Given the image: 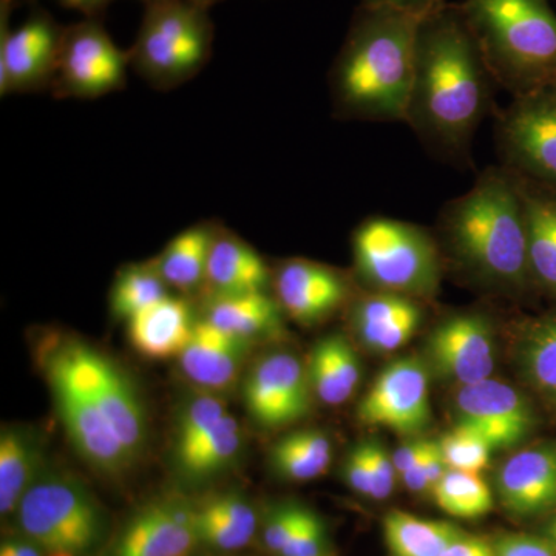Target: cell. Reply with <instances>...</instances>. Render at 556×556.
Wrapping results in <instances>:
<instances>
[{
  "mask_svg": "<svg viewBox=\"0 0 556 556\" xmlns=\"http://www.w3.org/2000/svg\"><path fill=\"white\" fill-rule=\"evenodd\" d=\"M167 287L169 285L161 276L155 262L127 266L113 285L110 306L116 317L129 320L135 314L167 298Z\"/></svg>",
  "mask_w": 556,
  "mask_h": 556,
  "instance_id": "836d02e7",
  "label": "cell"
},
{
  "mask_svg": "<svg viewBox=\"0 0 556 556\" xmlns=\"http://www.w3.org/2000/svg\"><path fill=\"white\" fill-rule=\"evenodd\" d=\"M283 314L278 300L268 292L211 295L206 305L207 321L248 342L283 334Z\"/></svg>",
  "mask_w": 556,
  "mask_h": 556,
  "instance_id": "d4e9b609",
  "label": "cell"
},
{
  "mask_svg": "<svg viewBox=\"0 0 556 556\" xmlns=\"http://www.w3.org/2000/svg\"><path fill=\"white\" fill-rule=\"evenodd\" d=\"M497 87L511 98L556 83V13L548 0L457 3Z\"/></svg>",
  "mask_w": 556,
  "mask_h": 556,
  "instance_id": "277c9868",
  "label": "cell"
},
{
  "mask_svg": "<svg viewBox=\"0 0 556 556\" xmlns=\"http://www.w3.org/2000/svg\"><path fill=\"white\" fill-rule=\"evenodd\" d=\"M16 511L24 536L46 554H86L101 536L102 517L93 497L62 475H39Z\"/></svg>",
  "mask_w": 556,
  "mask_h": 556,
  "instance_id": "52a82bcc",
  "label": "cell"
},
{
  "mask_svg": "<svg viewBox=\"0 0 556 556\" xmlns=\"http://www.w3.org/2000/svg\"><path fill=\"white\" fill-rule=\"evenodd\" d=\"M308 371L298 357L273 353L260 358L244 380L248 413L258 426L287 427L306 415L311 407Z\"/></svg>",
  "mask_w": 556,
  "mask_h": 556,
  "instance_id": "5bb4252c",
  "label": "cell"
},
{
  "mask_svg": "<svg viewBox=\"0 0 556 556\" xmlns=\"http://www.w3.org/2000/svg\"><path fill=\"white\" fill-rule=\"evenodd\" d=\"M438 442L445 463L453 470L481 473L489 466L493 447L475 428L457 424Z\"/></svg>",
  "mask_w": 556,
  "mask_h": 556,
  "instance_id": "d590c367",
  "label": "cell"
},
{
  "mask_svg": "<svg viewBox=\"0 0 556 556\" xmlns=\"http://www.w3.org/2000/svg\"><path fill=\"white\" fill-rule=\"evenodd\" d=\"M308 379L325 404L340 405L353 396L361 380V362L345 336L318 340L309 356Z\"/></svg>",
  "mask_w": 556,
  "mask_h": 556,
  "instance_id": "484cf974",
  "label": "cell"
},
{
  "mask_svg": "<svg viewBox=\"0 0 556 556\" xmlns=\"http://www.w3.org/2000/svg\"><path fill=\"white\" fill-rule=\"evenodd\" d=\"M358 340L378 353L407 345L424 321L422 300L396 292L368 291L350 309Z\"/></svg>",
  "mask_w": 556,
  "mask_h": 556,
  "instance_id": "d6986e66",
  "label": "cell"
},
{
  "mask_svg": "<svg viewBox=\"0 0 556 556\" xmlns=\"http://www.w3.org/2000/svg\"><path fill=\"white\" fill-rule=\"evenodd\" d=\"M495 556H556L548 538L514 533L500 538L495 543Z\"/></svg>",
  "mask_w": 556,
  "mask_h": 556,
  "instance_id": "60d3db41",
  "label": "cell"
},
{
  "mask_svg": "<svg viewBox=\"0 0 556 556\" xmlns=\"http://www.w3.org/2000/svg\"><path fill=\"white\" fill-rule=\"evenodd\" d=\"M354 266L369 291L431 299L441 285L444 258L430 230L390 217L364 219L353 233Z\"/></svg>",
  "mask_w": 556,
  "mask_h": 556,
  "instance_id": "5b68a950",
  "label": "cell"
},
{
  "mask_svg": "<svg viewBox=\"0 0 556 556\" xmlns=\"http://www.w3.org/2000/svg\"><path fill=\"white\" fill-rule=\"evenodd\" d=\"M343 471H345L348 485L354 492H357L358 495L371 497V464H369L367 442L351 450L350 455L346 456Z\"/></svg>",
  "mask_w": 556,
  "mask_h": 556,
  "instance_id": "b9f144b4",
  "label": "cell"
},
{
  "mask_svg": "<svg viewBox=\"0 0 556 556\" xmlns=\"http://www.w3.org/2000/svg\"><path fill=\"white\" fill-rule=\"evenodd\" d=\"M428 353L439 375L471 386L490 379L495 369V332L482 311L450 314L430 332Z\"/></svg>",
  "mask_w": 556,
  "mask_h": 556,
  "instance_id": "4fadbf2b",
  "label": "cell"
},
{
  "mask_svg": "<svg viewBox=\"0 0 556 556\" xmlns=\"http://www.w3.org/2000/svg\"><path fill=\"white\" fill-rule=\"evenodd\" d=\"M501 166L556 190V83L511 98L496 113Z\"/></svg>",
  "mask_w": 556,
  "mask_h": 556,
  "instance_id": "9c48e42d",
  "label": "cell"
},
{
  "mask_svg": "<svg viewBox=\"0 0 556 556\" xmlns=\"http://www.w3.org/2000/svg\"><path fill=\"white\" fill-rule=\"evenodd\" d=\"M249 345L248 340L230 336L204 318L197 321L179 362L185 375L203 390H226L239 378Z\"/></svg>",
  "mask_w": 556,
  "mask_h": 556,
  "instance_id": "44dd1931",
  "label": "cell"
},
{
  "mask_svg": "<svg viewBox=\"0 0 556 556\" xmlns=\"http://www.w3.org/2000/svg\"><path fill=\"white\" fill-rule=\"evenodd\" d=\"M332 459V445L327 434L303 430L289 434L276 444L270 463L281 477L308 481L324 475Z\"/></svg>",
  "mask_w": 556,
  "mask_h": 556,
  "instance_id": "4dcf8cb0",
  "label": "cell"
},
{
  "mask_svg": "<svg viewBox=\"0 0 556 556\" xmlns=\"http://www.w3.org/2000/svg\"><path fill=\"white\" fill-rule=\"evenodd\" d=\"M241 447V430L229 413L188 452L175 456L181 473L189 479L214 477L236 459Z\"/></svg>",
  "mask_w": 556,
  "mask_h": 556,
  "instance_id": "1f68e13d",
  "label": "cell"
},
{
  "mask_svg": "<svg viewBox=\"0 0 556 556\" xmlns=\"http://www.w3.org/2000/svg\"><path fill=\"white\" fill-rule=\"evenodd\" d=\"M442 556H495V547L490 546L484 538L468 536L464 533L455 543L450 544Z\"/></svg>",
  "mask_w": 556,
  "mask_h": 556,
  "instance_id": "ee69618b",
  "label": "cell"
},
{
  "mask_svg": "<svg viewBox=\"0 0 556 556\" xmlns=\"http://www.w3.org/2000/svg\"><path fill=\"white\" fill-rule=\"evenodd\" d=\"M228 415L225 402L208 393L189 397L179 408L175 428V456L188 452L201 441L219 420Z\"/></svg>",
  "mask_w": 556,
  "mask_h": 556,
  "instance_id": "e575fe53",
  "label": "cell"
},
{
  "mask_svg": "<svg viewBox=\"0 0 556 556\" xmlns=\"http://www.w3.org/2000/svg\"><path fill=\"white\" fill-rule=\"evenodd\" d=\"M46 372L62 422L80 456L108 473H118L129 466V456L100 408L58 369L46 367Z\"/></svg>",
  "mask_w": 556,
  "mask_h": 556,
  "instance_id": "2e32d148",
  "label": "cell"
},
{
  "mask_svg": "<svg viewBox=\"0 0 556 556\" xmlns=\"http://www.w3.org/2000/svg\"><path fill=\"white\" fill-rule=\"evenodd\" d=\"M424 16L361 3L329 73L338 118L404 123Z\"/></svg>",
  "mask_w": 556,
  "mask_h": 556,
  "instance_id": "7a4b0ae2",
  "label": "cell"
},
{
  "mask_svg": "<svg viewBox=\"0 0 556 556\" xmlns=\"http://www.w3.org/2000/svg\"><path fill=\"white\" fill-rule=\"evenodd\" d=\"M554 521L556 522V517H555Z\"/></svg>",
  "mask_w": 556,
  "mask_h": 556,
  "instance_id": "816d5d0a",
  "label": "cell"
},
{
  "mask_svg": "<svg viewBox=\"0 0 556 556\" xmlns=\"http://www.w3.org/2000/svg\"><path fill=\"white\" fill-rule=\"evenodd\" d=\"M365 5L393 7V9L409 11V13L428 14L445 5L447 0H362Z\"/></svg>",
  "mask_w": 556,
  "mask_h": 556,
  "instance_id": "f6af8a7d",
  "label": "cell"
},
{
  "mask_svg": "<svg viewBox=\"0 0 556 556\" xmlns=\"http://www.w3.org/2000/svg\"><path fill=\"white\" fill-rule=\"evenodd\" d=\"M203 507L215 517L223 519L226 525L236 527L249 535L254 536L255 530H257V515H255L254 507L243 496L228 493V495L208 501Z\"/></svg>",
  "mask_w": 556,
  "mask_h": 556,
  "instance_id": "8d00e7d4",
  "label": "cell"
},
{
  "mask_svg": "<svg viewBox=\"0 0 556 556\" xmlns=\"http://www.w3.org/2000/svg\"><path fill=\"white\" fill-rule=\"evenodd\" d=\"M306 510L308 508L294 506V504H288V506H281L274 510L268 519V525H266L265 533H263V541L270 552L280 555L298 530Z\"/></svg>",
  "mask_w": 556,
  "mask_h": 556,
  "instance_id": "74e56055",
  "label": "cell"
},
{
  "mask_svg": "<svg viewBox=\"0 0 556 556\" xmlns=\"http://www.w3.org/2000/svg\"><path fill=\"white\" fill-rule=\"evenodd\" d=\"M497 84L457 3L424 16L405 124L428 153L468 169L482 121L495 109Z\"/></svg>",
  "mask_w": 556,
  "mask_h": 556,
  "instance_id": "6da1fadb",
  "label": "cell"
},
{
  "mask_svg": "<svg viewBox=\"0 0 556 556\" xmlns=\"http://www.w3.org/2000/svg\"><path fill=\"white\" fill-rule=\"evenodd\" d=\"M129 51L119 50L98 20L64 28L51 89L54 97L91 100L123 89Z\"/></svg>",
  "mask_w": 556,
  "mask_h": 556,
  "instance_id": "30bf717a",
  "label": "cell"
},
{
  "mask_svg": "<svg viewBox=\"0 0 556 556\" xmlns=\"http://www.w3.org/2000/svg\"><path fill=\"white\" fill-rule=\"evenodd\" d=\"M215 230L207 225L182 230L153 260L161 276L169 287L190 292L206 283L208 255L214 243Z\"/></svg>",
  "mask_w": 556,
  "mask_h": 556,
  "instance_id": "4316f807",
  "label": "cell"
},
{
  "mask_svg": "<svg viewBox=\"0 0 556 556\" xmlns=\"http://www.w3.org/2000/svg\"><path fill=\"white\" fill-rule=\"evenodd\" d=\"M112 0H60L65 9L79 11L87 20H98Z\"/></svg>",
  "mask_w": 556,
  "mask_h": 556,
  "instance_id": "bcb514c9",
  "label": "cell"
},
{
  "mask_svg": "<svg viewBox=\"0 0 556 556\" xmlns=\"http://www.w3.org/2000/svg\"><path fill=\"white\" fill-rule=\"evenodd\" d=\"M324 544V522L313 511L306 510L305 517L287 546L280 552V556H321Z\"/></svg>",
  "mask_w": 556,
  "mask_h": 556,
  "instance_id": "f35d334b",
  "label": "cell"
},
{
  "mask_svg": "<svg viewBox=\"0 0 556 556\" xmlns=\"http://www.w3.org/2000/svg\"><path fill=\"white\" fill-rule=\"evenodd\" d=\"M433 441H427V439H416V441L408 442V444L402 445L396 452H394L393 460L396 466L397 473H407L409 468L416 466L422 456L426 455L428 448L431 447Z\"/></svg>",
  "mask_w": 556,
  "mask_h": 556,
  "instance_id": "7bdbcfd3",
  "label": "cell"
},
{
  "mask_svg": "<svg viewBox=\"0 0 556 556\" xmlns=\"http://www.w3.org/2000/svg\"><path fill=\"white\" fill-rule=\"evenodd\" d=\"M197 543L195 510L178 501H159L131 518L113 556H186Z\"/></svg>",
  "mask_w": 556,
  "mask_h": 556,
  "instance_id": "ac0fdd59",
  "label": "cell"
},
{
  "mask_svg": "<svg viewBox=\"0 0 556 556\" xmlns=\"http://www.w3.org/2000/svg\"><path fill=\"white\" fill-rule=\"evenodd\" d=\"M189 2H192L193 5L207 11V9H211V7L215 5L217 2H222V0H189Z\"/></svg>",
  "mask_w": 556,
  "mask_h": 556,
  "instance_id": "c3c4849f",
  "label": "cell"
},
{
  "mask_svg": "<svg viewBox=\"0 0 556 556\" xmlns=\"http://www.w3.org/2000/svg\"><path fill=\"white\" fill-rule=\"evenodd\" d=\"M548 541H551L552 546H554L556 552V522L552 521L551 527H548Z\"/></svg>",
  "mask_w": 556,
  "mask_h": 556,
  "instance_id": "681fc988",
  "label": "cell"
},
{
  "mask_svg": "<svg viewBox=\"0 0 556 556\" xmlns=\"http://www.w3.org/2000/svg\"><path fill=\"white\" fill-rule=\"evenodd\" d=\"M39 445L31 433L7 428L0 437V511L3 517L20 507L22 497L39 478Z\"/></svg>",
  "mask_w": 556,
  "mask_h": 556,
  "instance_id": "f1b7e54d",
  "label": "cell"
},
{
  "mask_svg": "<svg viewBox=\"0 0 556 556\" xmlns=\"http://www.w3.org/2000/svg\"><path fill=\"white\" fill-rule=\"evenodd\" d=\"M369 464H371L372 500H387L396 485L397 470L393 456L388 455L379 442H367Z\"/></svg>",
  "mask_w": 556,
  "mask_h": 556,
  "instance_id": "ab89813d",
  "label": "cell"
},
{
  "mask_svg": "<svg viewBox=\"0 0 556 556\" xmlns=\"http://www.w3.org/2000/svg\"><path fill=\"white\" fill-rule=\"evenodd\" d=\"M365 426L397 434H417L431 422L430 383L426 365L417 357L391 362L372 382L357 408Z\"/></svg>",
  "mask_w": 556,
  "mask_h": 556,
  "instance_id": "7c38bea8",
  "label": "cell"
},
{
  "mask_svg": "<svg viewBox=\"0 0 556 556\" xmlns=\"http://www.w3.org/2000/svg\"><path fill=\"white\" fill-rule=\"evenodd\" d=\"M497 492L508 511L533 517L556 506V445L517 453L497 475Z\"/></svg>",
  "mask_w": 556,
  "mask_h": 556,
  "instance_id": "ffe728a7",
  "label": "cell"
},
{
  "mask_svg": "<svg viewBox=\"0 0 556 556\" xmlns=\"http://www.w3.org/2000/svg\"><path fill=\"white\" fill-rule=\"evenodd\" d=\"M13 0H0V93L51 86L64 27L46 10H33L16 30H10Z\"/></svg>",
  "mask_w": 556,
  "mask_h": 556,
  "instance_id": "8fae6325",
  "label": "cell"
},
{
  "mask_svg": "<svg viewBox=\"0 0 556 556\" xmlns=\"http://www.w3.org/2000/svg\"><path fill=\"white\" fill-rule=\"evenodd\" d=\"M518 357L530 386L556 404V313L527 321Z\"/></svg>",
  "mask_w": 556,
  "mask_h": 556,
  "instance_id": "f546056e",
  "label": "cell"
},
{
  "mask_svg": "<svg viewBox=\"0 0 556 556\" xmlns=\"http://www.w3.org/2000/svg\"><path fill=\"white\" fill-rule=\"evenodd\" d=\"M442 251L478 283L522 291L532 283L521 189L507 167H485L463 195L447 201L439 215Z\"/></svg>",
  "mask_w": 556,
  "mask_h": 556,
  "instance_id": "3957f363",
  "label": "cell"
},
{
  "mask_svg": "<svg viewBox=\"0 0 556 556\" xmlns=\"http://www.w3.org/2000/svg\"><path fill=\"white\" fill-rule=\"evenodd\" d=\"M273 283L285 314L300 325L325 320L351 298L350 283L339 270L309 260H288Z\"/></svg>",
  "mask_w": 556,
  "mask_h": 556,
  "instance_id": "e0dca14e",
  "label": "cell"
},
{
  "mask_svg": "<svg viewBox=\"0 0 556 556\" xmlns=\"http://www.w3.org/2000/svg\"><path fill=\"white\" fill-rule=\"evenodd\" d=\"M430 492L438 507L453 518H481L493 508L492 490L481 473L450 468Z\"/></svg>",
  "mask_w": 556,
  "mask_h": 556,
  "instance_id": "d6a6232c",
  "label": "cell"
},
{
  "mask_svg": "<svg viewBox=\"0 0 556 556\" xmlns=\"http://www.w3.org/2000/svg\"><path fill=\"white\" fill-rule=\"evenodd\" d=\"M463 535L455 525L419 518L407 511H390L383 518V536L393 556H442Z\"/></svg>",
  "mask_w": 556,
  "mask_h": 556,
  "instance_id": "83f0119b",
  "label": "cell"
},
{
  "mask_svg": "<svg viewBox=\"0 0 556 556\" xmlns=\"http://www.w3.org/2000/svg\"><path fill=\"white\" fill-rule=\"evenodd\" d=\"M0 556H42V551L31 541L10 540L0 547Z\"/></svg>",
  "mask_w": 556,
  "mask_h": 556,
  "instance_id": "7dc6e473",
  "label": "cell"
},
{
  "mask_svg": "<svg viewBox=\"0 0 556 556\" xmlns=\"http://www.w3.org/2000/svg\"><path fill=\"white\" fill-rule=\"evenodd\" d=\"M456 415L457 424L475 428L493 450L521 444L535 427L527 399L517 388L492 378L460 387Z\"/></svg>",
  "mask_w": 556,
  "mask_h": 556,
  "instance_id": "9a60e30c",
  "label": "cell"
},
{
  "mask_svg": "<svg viewBox=\"0 0 556 556\" xmlns=\"http://www.w3.org/2000/svg\"><path fill=\"white\" fill-rule=\"evenodd\" d=\"M204 285L211 295L266 292L273 285V273L254 248L230 233L215 232Z\"/></svg>",
  "mask_w": 556,
  "mask_h": 556,
  "instance_id": "cb8c5ba5",
  "label": "cell"
},
{
  "mask_svg": "<svg viewBox=\"0 0 556 556\" xmlns=\"http://www.w3.org/2000/svg\"><path fill=\"white\" fill-rule=\"evenodd\" d=\"M214 27L207 11L189 0L148 3L130 64L155 87L179 86L206 64Z\"/></svg>",
  "mask_w": 556,
  "mask_h": 556,
  "instance_id": "8992f818",
  "label": "cell"
},
{
  "mask_svg": "<svg viewBox=\"0 0 556 556\" xmlns=\"http://www.w3.org/2000/svg\"><path fill=\"white\" fill-rule=\"evenodd\" d=\"M195 325L189 303L167 295L129 318V338L142 356L164 361L181 356Z\"/></svg>",
  "mask_w": 556,
  "mask_h": 556,
  "instance_id": "7402d4cb",
  "label": "cell"
},
{
  "mask_svg": "<svg viewBox=\"0 0 556 556\" xmlns=\"http://www.w3.org/2000/svg\"><path fill=\"white\" fill-rule=\"evenodd\" d=\"M144 2L148 5V3L160 2V0H144Z\"/></svg>",
  "mask_w": 556,
  "mask_h": 556,
  "instance_id": "f907efd6",
  "label": "cell"
},
{
  "mask_svg": "<svg viewBox=\"0 0 556 556\" xmlns=\"http://www.w3.org/2000/svg\"><path fill=\"white\" fill-rule=\"evenodd\" d=\"M517 177L525 203L532 283L556 295V190Z\"/></svg>",
  "mask_w": 556,
  "mask_h": 556,
  "instance_id": "603a6c76",
  "label": "cell"
},
{
  "mask_svg": "<svg viewBox=\"0 0 556 556\" xmlns=\"http://www.w3.org/2000/svg\"><path fill=\"white\" fill-rule=\"evenodd\" d=\"M46 367L62 372L100 408L131 463L144 447L148 422L126 372L79 342L62 343L47 356Z\"/></svg>",
  "mask_w": 556,
  "mask_h": 556,
  "instance_id": "ba28073f",
  "label": "cell"
}]
</instances>
